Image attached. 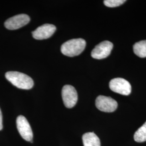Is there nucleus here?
<instances>
[{"instance_id": "1", "label": "nucleus", "mask_w": 146, "mask_h": 146, "mask_svg": "<svg viewBox=\"0 0 146 146\" xmlns=\"http://www.w3.org/2000/svg\"><path fill=\"white\" fill-rule=\"evenodd\" d=\"M6 78L18 88L31 89L34 86L33 79L25 74L19 72H8L5 74Z\"/></svg>"}, {"instance_id": "2", "label": "nucleus", "mask_w": 146, "mask_h": 146, "mask_svg": "<svg viewBox=\"0 0 146 146\" xmlns=\"http://www.w3.org/2000/svg\"><path fill=\"white\" fill-rule=\"evenodd\" d=\"M86 46V41L82 38H74L64 42L61 48L63 55L69 57L78 56L82 52Z\"/></svg>"}, {"instance_id": "3", "label": "nucleus", "mask_w": 146, "mask_h": 146, "mask_svg": "<svg viewBox=\"0 0 146 146\" xmlns=\"http://www.w3.org/2000/svg\"><path fill=\"white\" fill-rule=\"evenodd\" d=\"M110 88L113 92L123 95H128L131 92L130 83L124 78H115L110 82Z\"/></svg>"}, {"instance_id": "4", "label": "nucleus", "mask_w": 146, "mask_h": 146, "mask_svg": "<svg viewBox=\"0 0 146 146\" xmlns=\"http://www.w3.org/2000/svg\"><path fill=\"white\" fill-rule=\"evenodd\" d=\"M63 101L66 107L72 108L76 104L78 96L75 88L71 85H65L62 89Z\"/></svg>"}, {"instance_id": "5", "label": "nucleus", "mask_w": 146, "mask_h": 146, "mask_svg": "<svg viewBox=\"0 0 146 146\" xmlns=\"http://www.w3.org/2000/svg\"><path fill=\"white\" fill-rule=\"evenodd\" d=\"M95 105L98 110L107 113L114 111L118 106L115 100L103 95H100L96 98Z\"/></svg>"}, {"instance_id": "6", "label": "nucleus", "mask_w": 146, "mask_h": 146, "mask_svg": "<svg viewBox=\"0 0 146 146\" xmlns=\"http://www.w3.org/2000/svg\"><path fill=\"white\" fill-rule=\"evenodd\" d=\"M16 125L22 137L27 141L31 142L33 138V133L26 118L22 115L19 116L16 119Z\"/></svg>"}, {"instance_id": "7", "label": "nucleus", "mask_w": 146, "mask_h": 146, "mask_svg": "<svg viewBox=\"0 0 146 146\" xmlns=\"http://www.w3.org/2000/svg\"><path fill=\"white\" fill-rule=\"evenodd\" d=\"M113 44L108 41L101 42L94 48L91 52L92 57L95 59H103L107 58L111 52Z\"/></svg>"}, {"instance_id": "8", "label": "nucleus", "mask_w": 146, "mask_h": 146, "mask_svg": "<svg viewBox=\"0 0 146 146\" xmlns=\"http://www.w3.org/2000/svg\"><path fill=\"white\" fill-rule=\"evenodd\" d=\"M30 17L26 14H19L8 19L5 23V28L9 30H16L26 26L30 21Z\"/></svg>"}, {"instance_id": "9", "label": "nucleus", "mask_w": 146, "mask_h": 146, "mask_svg": "<svg viewBox=\"0 0 146 146\" xmlns=\"http://www.w3.org/2000/svg\"><path fill=\"white\" fill-rule=\"evenodd\" d=\"M56 28L53 25L44 24L32 32L33 36L36 40H44L52 36Z\"/></svg>"}, {"instance_id": "10", "label": "nucleus", "mask_w": 146, "mask_h": 146, "mask_svg": "<svg viewBox=\"0 0 146 146\" xmlns=\"http://www.w3.org/2000/svg\"><path fill=\"white\" fill-rule=\"evenodd\" d=\"M84 146H101L99 137L93 132L86 133L82 136Z\"/></svg>"}, {"instance_id": "11", "label": "nucleus", "mask_w": 146, "mask_h": 146, "mask_svg": "<svg viewBox=\"0 0 146 146\" xmlns=\"http://www.w3.org/2000/svg\"><path fill=\"white\" fill-rule=\"evenodd\" d=\"M133 51L141 58H146V40L136 42L133 46Z\"/></svg>"}, {"instance_id": "12", "label": "nucleus", "mask_w": 146, "mask_h": 146, "mask_svg": "<svg viewBox=\"0 0 146 146\" xmlns=\"http://www.w3.org/2000/svg\"><path fill=\"white\" fill-rule=\"evenodd\" d=\"M134 139L137 142L146 141V122L135 133Z\"/></svg>"}, {"instance_id": "13", "label": "nucleus", "mask_w": 146, "mask_h": 146, "mask_svg": "<svg viewBox=\"0 0 146 146\" xmlns=\"http://www.w3.org/2000/svg\"><path fill=\"white\" fill-rule=\"evenodd\" d=\"M125 0H105L104 1V5L108 7H116L122 5L125 2Z\"/></svg>"}, {"instance_id": "14", "label": "nucleus", "mask_w": 146, "mask_h": 146, "mask_svg": "<svg viewBox=\"0 0 146 146\" xmlns=\"http://www.w3.org/2000/svg\"><path fill=\"white\" fill-rule=\"evenodd\" d=\"M3 128V125H2V112L0 109V131L2 130Z\"/></svg>"}]
</instances>
